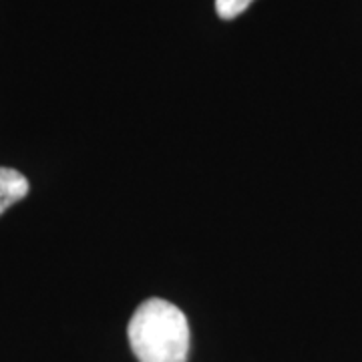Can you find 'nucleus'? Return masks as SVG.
I'll list each match as a JSON object with an SVG mask.
<instances>
[{"instance_id": "f03ea898", "label": "nucleus", "mask_w": 362, "mask_h": 362, "mask_svg": "<svg viewBox=\"0 0 362 362\" xmlns=\"http://www.w3.org/2000/svg\"><path fill=\"white\" fill-rule=\"evenodd\" d=\"M26 194L28 180L25 175L13 168H0V216L16 202L25 199Z\"/></svg>"}, {"instance_id": "f257e3e1", "label": "nucleus", "mask_w": 362, "mask_h": 362, "mask_svg": "<svg viewBox=\"0 0 362 362\" xmlns=\"http://www.w3.org/2000/svg\"><path fill=\"white\" fill-rule=\"evenodd\" d=\"M127 337L139 362H187L192 332L185 314L163 298H149L131 316Z\"/></svg>"}, {"instance_id": "7ed1b4c3", "label": "nucleus", "mask_w": 362, "mask_h": 362, "mask_svg": "<svg viewBox=\"0 0 362 362\" xmlns=\"http://www.w3.org/2000/svg\"><path fill=\"white\" fill-rule=\"evenodd\" d=\"M254 0H216V13L223 21H232L246 11Z\"/></svg>"}]
</instances>
